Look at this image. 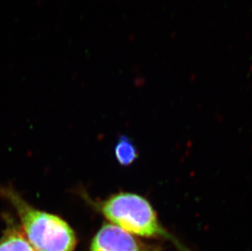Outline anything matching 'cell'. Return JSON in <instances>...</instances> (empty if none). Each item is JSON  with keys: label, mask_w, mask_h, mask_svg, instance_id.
<instances>
[{"label": "cell", "mask_w": 252, "mask_h": 251, "mask_svg": "<svg viewBox=\"0 0 252 251\" xmlns=\"http://www.w3.org/2000/svg\"><path fill=\"white\" fill-rule=\"evenodd\" d=\"M100 211L110 223L130 234L167 240L179 251H191L162 225L152 205L140 195L119 192L103 201Z\"/></svg>", "instance_id": "1"}, {"label": "cell", "mask_w": 252, "mask_h": 251, "mask_svg": "<svg viewBox=\"0 0 252 251\" xmlns=\"http://www.w3.org/2000/svg\"><path fill=\"white\" fill-rule=\"evenodd\" d=\"M0 251H35L17 227H10L0 238Z\"/></svg>", "instance_id": "4"}, {"label": "cell", "mask_w": 252, "mask_h": 251, "mask_svg": "<svg viewBox=\"0 0 252 251\" xmlns=\"http://www.w3.org/2000/svg\"><path fill=\"white\" fill-rule=\"evenodd\" d=\"M90 251H162V248L143 242L120 227L107 223L95 234Z\"/></svg>", "instance_id": "3"}, {"label": "cell", "mask_w": 252, "mask_h": 251, "mask_svg": "<svg viewBox=\"0 0 252 251\" xmlns=\"http://www.w3.org/2000/svg\"><path fill=\"white\" fill-rule=\"evenodd\" d=\"M115 156L120 165L130 166L138 157V151L128 137L122 136L115 146Z\"/></svg>", "instance_id": "5"}, {"label": "cell", "mask_w": 252, "mask_h": 251, "mask_svg": "<svg viewBox=\"0 0 252 251\" xmlns=\"http://www.w3.org/2000/svg\"><path fill=\"white\" fill-rule=\"evenodd\" d=\"M13 204L27 239L35 251H74L76 236L71 227L58 216L30 206L12 190H5Z\"/></svg>", "instance_id": "2"}]
</instances>
